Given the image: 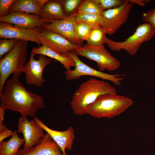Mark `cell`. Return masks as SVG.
<instances>
[{"label": "cell", "mask_w": 155, "mask_h": 155, "mask_svg": "<svg viewBox=\"0 0 155 155\" xmlns=\"http://www.w3.org/2000/svg\"><path fill=\"white\" fill-rule=\"evenodd\" d=\"M73 59L75 64V68L66 70L64 72L65 78L68 80L79 79L81 76L90 75L108 80L115 85L119 86L124 78L125 74H111L96 70L83 63L78 56L73 50L69 51L67 54Z\"/></svg>", "instance_id": "obj_7"}, {"label": "cell", "mask_w": 155, "mask_h": 155, "mask_svg": "<svg viewBox=\"0 0 155 155\" xmlns=\"http://www.w3.org/2000/svg\"><path fill=\"white\" fill-rule=\"evenodd\" d=\"M37 37L42 45L48 47L62 55H67L69 51L81 46L72 43L58 33L42 29Z\"/></svg>", "instance_id": "obj_10"}, {"label": "cell", "mask_w": 155, "mask_h": 155, "mask_svg": "<svg viewBox=\"0 0 155 155\" xmlns=\"http://www.w3.org/2000/svg\"><path fill=\"white\" fill-rule=\"evenodd\" d=\"M103 11L117 7L123 4L125 0H96Z\"/></svg>", "instance_id": "obj_27"}, {"label": "cell", "mask_w": 155, "mask_h": 155, "mask_svg": "<svg viewBox=\"0 0 155 155\" xmlns=\"http://www.w3.org/2000/svg\"><path fill=\"white\" fill-rule=\"evenodd\" d=\"M14 133V131L7 129L5 130L0 132V142L8 137L12 136Z\"/></svg>", "instance_id": "obj_30"}, {"label": "cell", "mask_w": 155, "mask_h": 155, "mask_svg": "<svg viewBox=\"0 0 155 155\" xmlns=\"http://www.w3.org/2000/svg\"><path fill=\"white\" fill-rule=\"evenodd\" d=\"M155 35V30L149 24L145 23L139 25L134 33L125 40L114 41L106 37L105 44L112 51L124 50L131 55H135L142 44L151 39Z\"/></svg>", "instance_id": "obj_5"}, {"label": "cell", "mask_w": 155, "mask_h": 155, "mask_svg": "<svg viewBox=\"0 0 155 155\" xmlns=\"http://www.w3.org/2000/svg\"><path fill=\"white\" fill-rule=\"evenodd\" d=\"M36 122L44 131L59 147L64 155H67L65 149H72L75 138V131L72 127L64 131H58L51 129L37 117L33 118Z\"/></svg>", "instance_id": "obj_15"}, {"label": "cell", "mask_w": 155, "mask_h": 155, "mask_svg": "<svg viewBox=\"0 0 155 155\" xmlns=\"http://www.w3.org/2000/svg\"><path fill=\"white\" fill-rule=\"evenodd\" d=\"M133 104L132 100L124 95L104 94L88 108L87 114L96 118H111L124 112Z\"/></svg>", "instance_id": "obj_4"}, {"label": "cell", "mask_w": 155, "mask_h": 155, "mask_svg": "<svg viewBox=\"0 0 155 155\" xmlns=\"http://www.w3.org/2000/svg\"><path fill=\"white\" fill-rule=\"evenodd\" d=\"M15 0H0V17L7 15L10 7Z\"/></svg>", "instance_id": "obj_29"}, {"label": "cell", "mask_w": 155, "mask_h": 155, "mask_svg": "<svg viewBox=\"0 0 155 155\" xmlns=\"http://www.w3.org/2000/svg\"><path fill=\"white\" fill-rule=\"evenodd\" d=\"M82 0H61L63 8L66 17L72 16L77 12L83 1Z\"/></svg>", "instance_id": "obj_24"}, {"label": "cell", "mask_w": 155, "mask_h": 155, "mask_svg": "<svg viewBox=\"0 0 155 155\" xmlns=\"http://www.w3.org/2000/svg\"><path fill=\"white\" fill-rule=\"evenodd\" d=\"M24 143V138H20L17 131H14L13 135L9 140L0 142V155H16L20 148Z\"/></svg>", "instance_id": "obj_19"}, {"label": "cell", "mask_w": 155, "mask_h": 155, "mask_svg": "<svg viewBox=\"0 0 155 155\" xmlns=\"http://www.w3.org/2000/svg\"><path fill=\"white\" fill-rule=\"evenodd\" d=\"M76 22L75 16L51 22L44 25L42 29L58 33L72 43L82 46L83 42L78 38L76 33Z\"/></svg>", "instance_id": "obj_11"}, {"label": "cell", "mask_w": 155, "mask_h": 155, "mask_svg": "<svg viewBox=\"0 0 155 155\" xmlns=\"http://www.w3.org/2000/svg\"><path fill=\"white\" fill-rule=\"evenodd\" d=\"M17 132L22 133L24 140V149H28L37 144L44 134L43 130L34 119L29 121L26 117L20 116L18 120Z\"/></svg>", "instance_id": "obj_12"}, {"label": "cell", "mask_w": 155, "mask_h": 155, "mask_svg": "<svg viewBox=\"0 0 155 155\" xmlns=\"http://www.w3.org/2000/svg\"><path fill=\"white\" fill-rule=\"evenodd\" d=\"M75 16L76 22H82L86 23L92 28L97 26H102L103 23L102 15L90 14L79 13Z\"/></svg>", "instance_id": "obj_22"}, {"label": "cell", "mask_w": 155, "mask_h": 155, "mask_svg": "<svg viewBox=\"0 0 155 155\" xmlns=\"http://www.w3.org/2000/svg\"><path fill=\"white\" fill-rule=\"evenodd\" d=\"M133 5L129 0H125L120 6L103 11V23L101 26L106 34H114L126 22Z\"/></svg>", "instance_id": "obj_8"}, {"label": "cell", "mask_w": 155, "mask_h": 155, "mask_svg": "<svg viewBox=\"0 0 155 155\" xmlns=\"http://www.w3.org/2000/svg\"><path fill=\"white\" fill-rule=\"evenodd\" d=\"M129 1L133 4H136L142 7H144L146 3L150 1V0H129Z\"/></svg>", "instance_id": "obj_31"}, {"label": "cell", "mask_w": 155, "mask_h": 155, "mask_svg": "<svg viewBox=\"0 0 155 155\" xmlns=\"http://www.w3.org/2000/svg\"><path fill=\"white\" fill-rule=\"evenodd\" d=\"M34 55L31 52L29 60L25 65L23 72L25 75V81L28 85L32 84L37 87L41 86L45 82L43 77L44 69L51 64L52 59L39 54L38 59H35Z\"/></svg>", "instance_id": "obj_9"}, {"label": "cell", "mask_w": 155, "mask_h": 155, "mask_svg": "<svg viewBox=\"0 0 155 155\" xmlns=\"http://www.w3.org/2000/svg\"><path fill=\"white\" fill-rule=\"evenodd\" d=\"M39 16L47 23L61 20L66 17L63 8L61 0H48L40 9Z\"/></svg>", "instance_id": "obj_17"}, {"label": "cell", "mask_w": 155, "mask_h": 155, "mask_svg": "<svg viewBox=\"0 0 155 155\" xmlns=\"http://www.w3.org/2000/svg\"><path fill=\"white\" fill-rule=\"evenodd\" d=\"M106 94H117L115 88L108 82L94 78L84 82L72 96L71 106L74 114H87L88 108L100 96Z\"/></svg>", "instance_id": "obj_2"}, {"label": "cell", "mask_w": 155, "mask_h": 155, "mask_svg": "<svg viewBox=\"0 0 155 155\" xmlns=\"http://www.w3.org/2000/svg\"><path fill=\"white\" fill-rule=\"evenodd\" d=\"M31 52L34 55L42 54L56 60L63 65L66 70L75 66L74 62L69 56L60 54L47 46L42 45L35 47L33 46Z\"/></svg>", "instance_id": "obj_18"}, {"label": "cell", "mask_w": 155, "mask_h": 155, "mask_svg": "<svg viewBox=\"0 0 155 155\" xmlns=\"http://www.w3.org/2000/svg\"><path fill=\"white\" fill-rule=\"evenodd\" d=\"M19 39H12L0 40V58L12 50L15 47L17 42Z\"/></svg>", "instance_id": "obj_26"}, {"label": "cell", "mask_w": 155, "mask_h": 155, "mask_svg": "<svg viewBox=\"0 0 155 155\" xmlns=\"http://www.w3.org/2000/svg\"><path fill=\"white\" fill-rule=\"evenodd\" d=\"M6 110L0 106V123H3L4 118V112Z\"/></svg>", "instance_id": "obj_32"}, {"label": "cell", "mask_w": 155, "mask_h": 155, "mask_svg": "<svg viewBox=\"0 0 155 155\" xmlns=\"http://www.w3.org/2000/svg\"><path fill=\"white\" fill-rule=\"evenodd\" d=\"M96 0H83L75 14H90L102 15L103 12Z\"/></svg>", "instance_id": "obj_23"}, {"label": "cell", "mask_w": 155, "mask_h": 155, "mask_svg": "<svg viewBox=\"0 0 155 155\" xmlns=\"http://www.w3.org/2000/svg\"><path fill=\"white\" fill-rule=\"evenodd\" d=\"M0 22L13 24L16 27L26 29L42 28L48 24L38 15L19 12H9L7 16L0 17Z\"/></svg>", "instance_id": "obj_13"}, {"label": "cell", "mask_w": 155, "mask_h": 155, "mask_svg": "<svg viewBox=\"0 0 155 155\" xmlns=\"http://www.w3.org/2000/svg\"><path fill=\"white\" fill-rule=\"evenodd\" d=\"M16 155H64L59 146L47 133L36 145L28 149H20Z\"/></svg>", "instance_id": "obj_16"}, {"label": "cell", "mask_w": 155, "mask_h": 155, "mask_svg": "<svg viewBox=\"0 0 155 155\" xmlns=\"http://www.w3.org/2000/svg\"><path fill=\"white\" fill-rule=\"evenodd\" d=\"M77 55L96 62L99 71H115L121 65L120 61L112 56L104 45L98 46L89 45L87 44L73 50Z\"/></svg>", "instance_id": "obj_6"}, {"label": "cell", "mask_w": 155, "mask_h": 155, "mask_svg": "<svg viewBox=\"0 0 155 155\" xmlns=\"http://www.w3.org/2000/svg\"><path fill=\"white\" fill-rule=\"evenodd\" d=\"M106 34L101 26H95L91 29L86 40L87 44L94 46L104 45Z\"/></svg>", "instance_id": "obj_21"}, {"label": "cell", "mask_w": 155, "mask_h": 155, "mask_svg": "<svg viewBox=\"0 0 155 155\" xmlns=\"http://www.w3.org/2000/svg\"><path fill=\"white\" fill-rule=\"evenodd\" d=\"M7 129L6 126L3 123H0V132L5 130Z\"/></svg>", "instance_id": "obj_34"}, {"label": "cell", "mask_w": 155, "mask_h": 155, "mask_svg": "<svg viewBox=\"0 0 155 155\" xmlns=\"http://www.w3.org/2000/svg\"><path fill=\"white\" fill-rule=\"evenodd\" d=\"M42 28H38L31 29H22L16 27L11 24L0 22V38L17 39L36 43L39 46L40 42L37 36Z\"/></svg>", "instance_id": "obj_14"}, {"label": "cell", "mask_w": 155, "mask_h": 155, "mask_svg": "<svg viewBox=\"0 0 155 155\" xmlns=\"http://www.w3.org/2000/svg\"><path fill=\"white\" fill-rule=\"evenodd\" d=\"M37 4L40 9L44 5L48 0H36Z\"/></svg>", "instance_id": "obj_33"}, {"label": "cell", "mask_w": 155, "mask_h": 155, "mask_svg": "<svg viewBox=\"0 0 155 155\" xmlns=\"http://www.w3.org/2000/svg\"><path fill=\"white\" fill-rule=\"evenodd\" d=\"M92 28L82 22H76V33L78 39L81 41L86 40Z\"/></svg>", "instance_id": "obj_25"}, {"label": "cell", "mask_w": 155, "mask_h": 155, "mask_svg": "<svg viewBox=\"0 0 155 155\" xmlns=\"http://www.w3.org/2000/svg\"><path fill=\"white\" fill-rule=\"evenodd\" d=\"M28 41L19 39L15 47L0 60V96L4 85L12 74L19 78L23 71L27 60Z\"/></svg>", "instance_id": "obj_3"}, {"label": "cell", "mask_w": 155, "mask_h": 155, "mask_svg": "<svg viewBox=\"0 0 155 155\" xmlns=\"http://www.w3.org/2000/svg\"><path fill=\"white\" fill-rule=\"evenodd\" d=\"M18 78L13 77L6 82L0 106L6 110L18 112L21 115L35 117L38 110L44 107L43 97L27 90Z\"/></svg>", "instance_id": "obj_1"}, {"label": "cell", "mask_w": 155, "mask_h": 155, "mask_svg": "<svg viewBox=\"0 0 155 155\" xmlns=\"http://www.w3.org/2000/svg\"><path fill=\"white\" fill-rule=\"evenodd\" d=\"M9 12H19L40 16V9L36 0H15L10 7Z\"/></svg>", "instance_id": "obj_20"}, {"label": "cell", "mask_w": 155, "mask_h": 155, "mask_svg": "<svg viewBox=\"0 0 155 155\" xmlns=\"http://www.w3.org/2000/svg\"><path fill=\"white\" fill-rule=\"evenodd\" d=\"M142 17L144 21L150 24L155 30V8L143 12Z\"/></svg>", "instance_id": "obj_28"}]
</instances>
